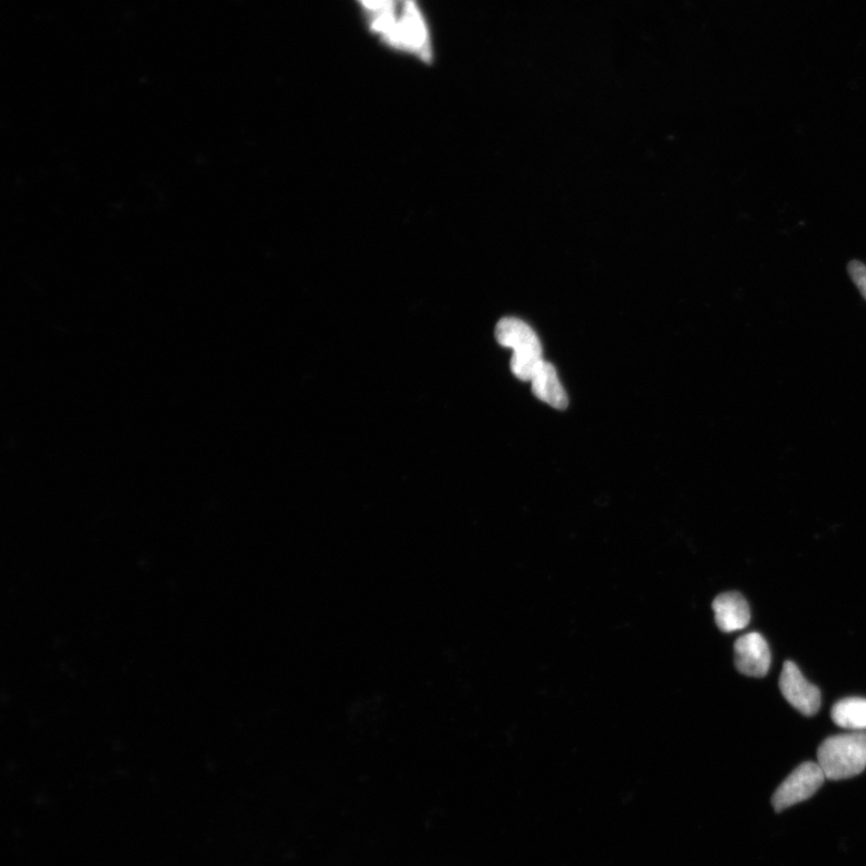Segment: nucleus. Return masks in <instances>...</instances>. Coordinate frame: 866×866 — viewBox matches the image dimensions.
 Listing matches in <instances>:
<instances>
[{
  "label": "nucleus",
  "instance_id": "f257e3e1",
  "mask_svg": "<svg viewBox=\"0 0 866 866\" xmlns=\"http://www.w3.org/2000/svg\"><path fill=\"white\" fill-rule=\"evenodd\" d=\"M817 758L828 780L855 778L866 768V733L850 732L828 738L819 747Z\"/></svg>",
  "mask_w": 866,
  "mask_h": 866
},
{
  "label": "nucleus",
  "instance_id": "f03ea898",
  "mask_svg": "<svg viewBox=\"0 0 866 866\" xmlns=\"http://www.w3.org/2000/svg\"><path fill=\"white\" fill-rule=\"evenodd\" d=\"M500 346L513 349L512 372L524 382H531L543 361V349L537 333L520 319L504 318L496 327Z\"/></svg>",
  "mask_w": 866,
  "mask_h": 866
},
{
  "label": "nucleus",
  "instance_id": "7ed1b4c3",
  "mask_svg": "<svg viewBox=\"0 0 866 866\" xmlns=\"http://www.w3.org/2000/svg\"><path fill=\"white\" fill-rule=\"evenodd\" d=\"M818 763L805 762L780 785L772 796V807L781 813L794 805L810 799L826 781Z\"/></svg>",
  "mask_w": 866,
  "mask_h": 866
},
{
  "label": "nucleus",
  "instance_id": "20e7f679",
  "mask_svg": "<svg viewBox=\"0 0 866 866\" xmlns=\"http://www.w3.org/2000/svg\"><path fill=\"white\" fill-rule=\"evenodd\" d=\"M386 41L395 49L412 52L425 62H431L428 30L413 0L405 2L401 18Z\"/></svg>",
  "mask_w": 866,
  "mask_h": 866
},
{
  "label": "nucleus",
  "instance_id": "39448f33",
  "mask_svg": "<svg viewBox=\"0 0 866 866\" xmlns=\"http://www.w3.org/2000/svg\"><path fill=\"white\" fill-rule=\"evenodd\" d=\"M780 690L786 701L805 717H814L820 708V692L804 678L796 663L787 661L780 677Z\"/></svg>",
  "mask_w": 866,
  "mask_h": 866
},
{
  "label": "nucleus",
  "instance_id": "423d86ee",
  "mask_svg": "<svg viewBox=\"0 0 866 866\" xmlns=\"http://www.w3.org/2000/svg\"><path fill=\"white\" fill-rule=\"evenodd\" d=\"M738 671L747 677L763 678L770 670V649L765 636L749 633L739 638L734 646Z\"/></svg>",
  "mask_w": 866,
  "mask_h": 866
},
{
  "label": "nucleus",
  "instance_id": "0eeeda50",
  "mask_svg": "<svg viewBox=\"0 0 866 866\" xmlns=\"http://www.w3.org/2000/svg\"><path fill=\"white\" fill-rule=\"evenodd\" d=\"M719 629L731 633L746 629L750 624V606L738 592H727L712 604Z\"/></svg>",
  "mask_w": 866,
  "mask_h": 866
},
{
  "label": "nucleus",
  "instance_id": "6e6552de",
  "mask_svg": "<svg viewBox=\"0 0 866 866\" xmlns=\"http://www.w3.org/2000/svg\"><path fill=\"white\" fill-rule=\"evenodd\" d=\"M532 391L536 397L556 409H565L568 406L567 393L562 387L556 369L548 361L543 360L541 367L531 379Z\"/></svg>",
  "mask_w": 866,
  "mask_h": 866
},
{
  "label": "nucleus",
  "instance_id": "1a4fd4ad",
  "mask_svg": "<svg viewBox=\"0 0 866 866\" xmlns=\"http://www.w3.org/2000/svg\"><path fill=\"white\" fill-rule=\"evenodd\" d=\"M831 719L835 724L850 732L866 733V699L846 698L831 709Z\"/></svg>",
  "mask_w": 866,
  "mask_h": 866
},
{
  "label": "nucleus",
  "instance_id": "9d476101",
  "mask_svg": "<svg viewBox=\"0 0 866 866\" xmlns=\"http://www.w3.org/2000/svg\"><path fill=\"white\" fill-rule=\"evenodd\" d=\"M848 272H849L850 279H853L854 283L859 289L860 294L866 300V265L855 261L853 263H849Z\"/></svg>",
  "mask_w": 866,
  "mask_h": 866
},
{
  "label": "nucleus",
  "instance_id": "9b49d317",
  "mask_svg": "<svg viewBox=\"0 0 866 866\" xmlns=\"http://www.w3.org/2000/svg\"><path fill=\"white\" fill-rule=\"evenodd\" d=\"M402 2H408V0H402Z\"/></svg>",
  "mask_w": 866,
  "mask_h": 866
}]
</instances>
